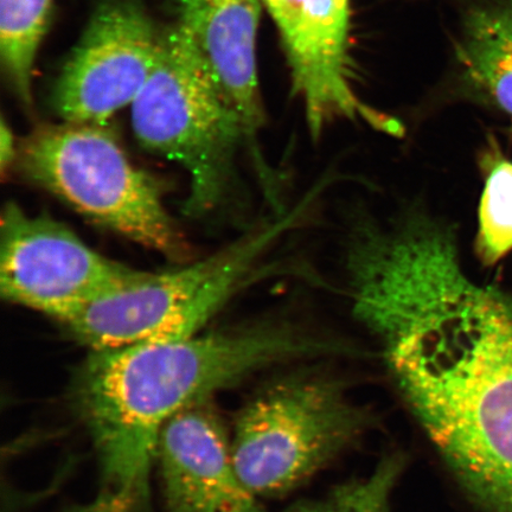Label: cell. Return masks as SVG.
I'll return each instance as SVG.
<instances>
[{
    "label": "cell",
    "mask_w": 512,
    "mask_h": 512,
    "mask_svg": "<svg viewBox=\"0 0 512 512\" xmlns=\"http://www.w3.org/2000/svg\"><path fill=\"white\" fill-rule=\"evenodd\" d=\"M367 408L330 376L297 373L261 389L236 419V471L258 498L296 490L370 427Z\"/></svg>",
    "instance_id": "obj_4"
},
{
    "label": "cell",
    "mask_w": 512,
    "mask_h": 512,
    "mask_svg": "<svg viewBox=\"0 0 512 512\" xmlns=\"http://www.w3.org/2000/svg\"><path fill=\"white\" fill-rule=\"evenodd\" d=\"M393 379L484 512H512V299L479 292L403 352Z\"/></svg>",
    "instance_id": "obj_2"
},
{
    "label": "cell",
    "mask_w": 512,
    "mask_h": 512,
    "mask_svg": "<svg viewBox=\"0 0 512 512\" xmlns=\"http://www.w3.org/2000/svg\"><path fill=\"white\" fill-rule=\"evenodd\" d=\"M17 160L30 181L99 226L171 259L187 252L156 179L131 162L107 124L42 125Z\"/></svg>",
    "instance_id": "obj_3"
},
{
    "label": "cell",
    "mask_w": 512,
    "mask_h": 512,
    "mask_svg": "<svg viewBox=\"0 0 512 512\" xmlns=\"http://www.w3.org/2000/svg\"><path fill=\"white\" fill-rule=\"evenodd\" d=\"M485 157V187L479 206L476 251L485 266L512 251V162L495 150Z\"/></svg>",
    "instance_id": "obj_15"
},
{
    "label": "cell",
    "mask_w": 512,
    "mask_h": 512,
    "mask_svg": "<svg viewBox=\"0 0 512 512\" xmlns=\"http://www.w3.org/2000/svg\"><path fill=\"white\" fill-rule=\"evenodd\" d=\"M278 232V226L266 227L194 264L147 273L66 325L91 351L196 336L245 284Z\"/></svg>",
    "instance_id": "obj_6"
},
{
    "label": "cell",
    "mask_w": 512,
    "mask_h": 512,
    "mask_svg": "<svg viewBox=\"0 0 512 512\" xmlns=\"http://www.w3.org/2000/svg\"><path fill=\"white\" fill-rule=\"evenodd\" d=\"M262 5V0H176L179 35L253 147L265 124L256 59Z\"/></svg>",
    "instance_id": "obj_11"
},
{
    "label": "cell",
    "mask_w": 512,
    "mask_h": 512,
    "mask_svg": "<svg viewBox=\"0 0 512 512\" xmlns=\"http://www.w3.org/2000/svg\"><path fill=\"white\" fill-rule=\"evenodd\" d=\"M133 505L124 497L105 491L93 503L85 505L75 512H131Z\"/></svg>",
    "instance_id": "obj_16"
},
{
    "label": "cell",
    "mask_w": 512,
    "mask_h": 512,
    "mask_svg": "<svg viewBox=\"0 0 512 512\" xmlns=\"http://www.w3.org/2000/svg\"><path fill=\"white\" fill-rule=\"evenodd\" d=\"M277 25L294 96L313 137L337 120L400 133L398 121L360 99L350 55L351 0H262Z\"/></svg>",
    "instance_id": "obj_9"
},
{
    "label": "cell",
    "mask_w": 512,
    "mask_h": 512,
    "mask_svg": "<svg viewBox=\"0 0 512 512\" xmlns=\"http://www.w3.org/2000/svg\"><path fill=\"white\" fill-rule=\"evenodd\" d=\"M162 30L140 0H101L51 93L64 123L107 124L149 80Z\"/></svg>",
    "instance_id": "obj_8"
},
{
    "label": "cell",
    "mask_w": 512,
    "mask_h": 512,
    "mask_svg": "<svg viewBox=\"0 0 512 512\" xmlns=\"http://www.w3.org/2000/svg\"><path fill=\"white\" fill-rule=\"evenodd\" d=\"M156 459L168 512H267L236 471L232 438L211 399L165 425Z\"/></svg>",
    "instance_id": "obj_10"
},
{
    "label": "cell",
    "mask_w": 512,
    "mask_h": 512,
    "mask_svg": "<svg viewBox=\"0 0 512 512\" xmlns=\"http://www.w3.org/2000/svg\"><path fill=\"white\" fill-rule=\"evenodd\" d=\"M406 457L389 453L369 475L334 486L323 496L302 499L286 512H394L393 498Z\"/></svg>",
    "instance_id": "obj_14"
},
{
    "label": "cell",
    "mask_w": 512,
    "mask_h": 512,
    "mask_svg": "<svg viewBox=\"0 0 512 512\" xmlns=\"http://www.w3.org/2000/svg\"><path fill=\"white\" fill-rule=\"evenodd\" d=\"M131 121L144 149L187 172L185 214L219 209L233 184L236 152L248 140L175 24L162 29L155 68L131 105Z\"/></svg>",
    "instance_id": "obj_5"
},
{
    "label": "cell",
    "mask_w": 512,
    "mask_h": 512,
    "mask_svg": "<svg viewBox=\"0 0 512 512\" xmlns=\"http://www.w3.org/2000/svg\"><path fill=\"white\" fill-rule=\"evenodd\" d=\"M331 352L341 349L274 323L92 351L73 400L106 490L133 507L144 502L159 435L175 415L275 363Z\"/></svg>",
    "instance_id": "obj_1"
},
{
    "label": "cell",
    "mask_w": 512,
    "mask_h": 512,
    "mask_svg": "<svg viewBox=\"0 0 512 512\" xmlns=\"http://www.w3.org/2000/svg\"><path fill=\"white\" fill-rule=\"evenodd\" d=\"M0 247L3 298L64 324L147 275L95 252L63 223L29 215L15 203L3 210Z\"/></svg>",
    "instance_id": "obj_7"
},
{
    "label": "cell",
    "mask_w": 512,
    "mask_h": 512,
    "mask_svg": "<svg viewBox=\"0 0 512 512\" xmlns=\"http://www.w3.org/2000/svg\"><path fill=\"white\" fill-rule=\"evenodd\" d=\"M457 60L471 91L512 118V0H491L469 11Z\"/></svg>",
    "instance_id": "obj_12"
},
{
    "label": "cell",
    "mask_w": 512,
    "mask_h": 512,
    "mask_svg": "<svg viewBox=\"0 0 512 512\" xmlns=\"http://www.w3.org/2000/svg\"><path fill=\"white\" fill-rule=\"evenodd\" d=\"M54 0H0V60L19 101L31 108L32 72L49 28Z\"/></svg>",
    "instance_id": "obj_13"
},
{
    "label": "cell",
    "mask_w": 512,
    "mask_h": 512,
    "mask_svg": "<svg viewBox=\"0 0 512 512\" xmlns=\"http://www.w3.org/2000/svg\"><path fill=\"white\" fill-rule=\"evenodd\" d=\"M17 156L18 151L14 133H12L10 126L6 124L5 119H3L2 125H0V165H2L3 172L12 163L16 162Z\"/></svg>",
    "instance_id": "obj_17"
}]
</instances>
